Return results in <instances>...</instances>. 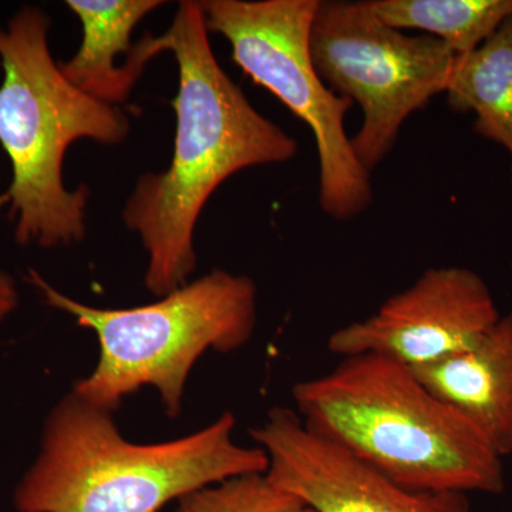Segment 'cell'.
Listing matches in <instances>:
<instances>
[{"instance_id":"6da1fadb","label":"cell","mask_w":512,"mask_h":512,"mask_svg":"<svg viewBox=\"0 0 512 512\" xmlns=\"http://www.w3.org/2000/svg\"><path fill=\"white\" fill-rule=\"evenodd\" d=\"M200 2L185 0L161 35L178 67L174 153L163 173H147L124 205L123 221L148 255L146 286L165 296L187 284L197 264L194 234L211 195L245 168L282 164L298 141L252 106L212 52Z\"/></svg>"},{"instance_id":"7a4b0ae2","label":"cell","mask_w":512,"mask_h":512,"mask_svg":"<svg viewBox=\"0 0 512 512\" xmlns=\"http://www.w3.org/2000/svg\"><path fill=\"white\" fill-rule=\"evenodd\" d=\"M292 396L308 429L407 490L504 493V458L396 360L343 357L326 375L296 383Z\"/></svg>"},{"instance_id":"3957f363","label":"cell","mask_w":512,"mask_h":512,"mask_svg":"<svg viewBox=\"0 0 512 512\" xmlns=\"http://www.w3.org/2000/svg\"><path fill=\"white\" fill-rule=\"evenodd\" d=\"M234 429L235 417L224 413L183 439L134 444L110 412L72 392L47 417L13 503L19 512H158L202 488L265 474V451L238 446Z\"/></svg>"},{"instance_id":"277c9868","label":"cell","mask_w":512,"mask_h":512,"mask_svg":"<svg viewBox=\"0 0 512 512\" xmlns=\"http://www.w3.org/2000/svg\"><path fill=\"white\" fill-rule=\"evenodd\" d=\"M50 19L23 8L0 28V146L12 181L0 204H9L20 245L67 247L86 234L90 190L69 191L63 161L76 141L119 146L130 133L126 114L74 87L49 47Z\"/></svg>"},{"instance_id":"5b68a950","label":"cell","mask_w":512,"mask_h":512,"mask_svg":"<svg viewBox=\"0 0 512 512\" xmlns=\"http://www.w3.org/2000/svg\"><path fill=\"white\" fill-rule=\"evenodd\" d=\"M30 281L47 305L96 333L99 363L92 375L74 384L73 393L110 413L124 397L151 386L160 393L168 416L177 417L197 360L210 349L234 352L254 335V281L222 269L187 282L158 302L128 309H99L74 301L36 271H30Z\"/></svg>"},{"instance_id":"8992f818","label":"cell","mask_w":512,"mask_h":512,"mask_svg":"<svg viewBox=\"0 0 512 512\" xmlns=\"http://www.w3.org/2000/svg\"><path fill=\"white\" fill-rule=\"evenodd\" d=\"M210 32L231 46L234 62L311 128L319 158V204L338 221L365 212L373 201L370 173L346 133L352 101L320 79L311 52L320 0H205Z\"/></svg>"},{"instance_id":"52a82bcc","label":"cell","mask_w":512,"mask_h":512,"mask_svg":"<svg viewBox=\"0 0 512 512\" xmlns=\"http://www.w3.org/2000/svg\"><path fill=\"white\" fill-rule=\"evenodd\" d=\"M311 52L323 83L362 110L352 147L369 173L389 156L406 120L447 92L457 62L446 43L404 35L363 2L320 0Z\"/></svg>"},{"instance_id":"ba28073f","label":"cell","mask_w":512,"mask_h":512,"mask_svg":"<svg viewBox=\"0 0 512 512\" xmlns=\"http://www.w3.org/2000/svg\"><path fill=\"white\" fill-rule=\"evenodd\" d=\"M501 316L476 272L461 266L430 268L369 318L335 330L328 349L342 357H389L417 369L471 348Z\"/></svg>"},{"instance_id":"9c48e42d","label":"cell","mask_w":512,"mask_h":512,"mask_svg":"<svg viewBox=\"0 0 512 512\" xmlns=\"http://www.w3.org/2000/svg\"><path fill=\"white\" fill-rule=\"evenodd\" d=\"M252 439L268 456L265 476L316 512H468L466 494L407 490L335 441L275 407Z\"/></svg>"},{"instance_id":"30bf717a","label":"cell","mask_w":512,"mask_h":512,"mask_svg":"<svg viewBox=\"0 0 512 512\" xmlns=\"http://www.w3.org/2000/svg\"><path fill=\"white\" fill-rule=\"evenodd\" d=\"M412 372L470 421L498 456H511L512 313L501 316L471 348Z\"/></svg>"},{"instance_id":"8fae6325","label":"cell","mask_w":512,"mask_h":512,"mask_svg":"<svg viewBox=\"0 0 512 512\" xmlns=\"http://www.w3.org/2000/svg\"><path fill=\"white\" fill-rule=\"evenodd\" d=\"M67 8L82 22L83 40L72 59L59 63L74 87L117 106L128 99L148 60L119 66L120 56L133 55L131 35L138 23L164 5L160 0H69Z\"/></svg>"},{"instance_id":"7c38bea8","label":"cell","mask_w":512,"mask_h":512,"mask_svg":"<svg viewBox=\"0 0 512 512\" xmlns=\"http://www.w3.org/2000/svg\"><path fill=\"white\" fill-rule=\"evenodd\" d=\"M446 94L451 109L476 114L474 131L512 161V16L473 53L457 56Z\"/></svg>"},{"instance_id":"4fadbf2b","label":"cell","mask_w":512,"mask_h":512,"mask_svg":"<svg viewBox=\"0 0 512 512\" xmlns=\"http://www.w3.org/2000/svg\"><path fill=\"white\" fill-rule=\"evenodd\" d=\"M367 9L390 28L429 33L458 57L470 55L512 16V0H370Z\"/></svg>"},{"instance_id":"5bb4252c","label":"cell","mask_w":512,"mask_h":512,"mask_svg":"<svg viewBox=\"0 0 512 512\" xmlns=\"http://www.w3.org/2000/svg\"><path fill=\"white\" fill-rule=\"evenodd\" d=\"M177 512H316L265 474L232 478L181 498Z\"/></svg>"},{"instance_id":"9a60e30c","label":"cell","mask_w":512,"mask_h":512,"mask_svg":"<svg viewBox=\"0 0 512 512\" xmlns=\"http://www.w3.org/2000/svg\"><path fill=\"white\" fill-rule=\"evenodd\" d=\"M18 302L19 295L15 281L12 276L0 271V322L15 311Z\"/></svg>"}]
</instances>
